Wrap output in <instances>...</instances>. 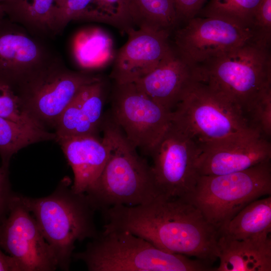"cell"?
<instances>
[{"label": "cell", "instance_id": "cell-24", "mask_svg": "<svg viewBox=\"0 0 271 271\" xmlns=\"http://www.w3.org/2000/svg\"><path fill=\"white\" fill-rule=\"evenodd\" d=\"M55 139V132L30 127L0 116L2 166L9 168L12 156L21 149L33 144Z\"/></svg>", "mask_w": 271, "mask_h": 271}, {"label": "cell", "instance_id": "cell-25", "mask_svg": "<svg viewBox=\"0 0 271 271\" xmlns=\"http://www.w3.org/2000/svg\"><path fill=\"white\" fill-rule=\"evenodd\" d=\"M261 1L210 0L198 15L202 17H219L230 20L253 29L254 15Z\"/></svg>", "mask_w": 271, "mask_h": 271}, {"label": "cell", "instance_id": "cell-29", "mask_svg": "<svg viewBox=\"0 0 271 271\" xmlns=\"http://www.w3.org/2000/svg\"><path fill=\"white\" fill-rule=\"evenodd\" d=\"M246 114L249 115V125L262 136L271 134V87L262 92L250 106Z\"/></svg>", "mask_w": 271, "mask_h": 271}, {"label": "cell", "instance_id": "cell-27", "mask_svg": "<svg viewBox=\"0 0 271 271\" xmlns=\"http://www.w3.org/2000/svg\"><path fill=\"white\" fill-rule=\"evenodd\" d=\"M0 116L30 127L44 129L27 113L15 89L2 81H0Z\"/></svg>", "mask_w": 271, "mask_h": 271}, {"label": "cell", "instance_id": "cell-31", "mask_svg": "<svg viewBox=\"0 0 271 271\" xmlns=\"http://www.w3.org/2000/svg\"><path fill=\"white\" fill-rule=\"evenodd\" d=\"M16 194L11 189L8 168L0 167V223L7 217L12 201Z\"/></svg>", "mask_w": 271, "mask_h": 271}, {"label": "cell", "instance_id": "cell-34", "mask_svg": "<svg viewBox=\"0 0 271 271\" xmlns=\"http://www.w3.org/2000/svg\"><path fill=\"white\" fill-rule=\"evenodd\" d=\"M5 17L4 12L0 6V20Z\"/></svg>", "mask_w": 271, "mask_h": 271}, {"label": "cell", "instance_id": "cell-12", "mask_svg": "<svg viewBox=\"0 0 271 271\" xmlns=\"http://www.w3.org/2000/svg\"><path fill=\"white\" fill-rule=\"evenodd\" d=\"M0 246L23 271H53L56 256L21 195L13 198L7 217L0 223Z\"/></svg>", "mask_w": 271, "mask_h": 271}, {"label": "cell", "instance_id": "cell-9", "mask_svg": "<svg viewBox=\"0 0 271 271\" xmlns=\"http://www.w3.org/2000/svg\"><path fill=\"white\" fill-rule=\"evenodd\" d=\"M110 102L109 112L126 138L150 156L171 124L172 111L151 99L134 83H114Z\"/></svg>", "mask_w": 271, "mask_h": 271}, {"label": "cell", "instance_id": "cell-23", "mask_svg": "<svg viewBox=\"0 0 271 271\" xmlns=\"http://www.w3.org/2000/svg\"><path fill=\"white\" fill-rule=\"evenodd\" d=\"M74 50L79 64L87 69L103 67L113 61L115 56L111 38L100 29L88 30L78 35Z\"/></svg>", "mask_w": 271, "mask_h": 271}, {"label": "cell", "instance_id": "cell-19", "mask_svg": "<svg viewBox=\"0 0 271 271\" xmlns=\"http://www.w3.org/2000/svg\"><path fill=\"white\" fill-rule=\"evenodd\" d=\"M216 271H270L271 243L237 240L220 234Z\"/></svg>", "mask_w": 271, "mask_h": 271}, {"label": "cell", "instance_id": "cell-28", "mask_svg": "<svg viewBox=\"0 0 271 271\" xmlns=\"http://www.w3.org/2000/svg\"><path fill=\"white\" fill-rule=\"evenodd\" d=\"M91 21L105 23L124 32L132 27L127 18L124 0H93Z\"/></svg>", "mask_w": 271, "mask_h": 271}, {"label": "cell", "instance_id": "cell-17", "mask_svg": "<svg viewBox=\"0 0 271 271\" xmlns=\"http://www.w3.org/2000/svg\"><path fill=\"white\" fill-rule=\"evenodd\" d=\"M57 142L71 166L74 181L71 188L78 193H85L95 183L108 159L110 147L98 136L70 137Z\"/></svg>", "mask_w": 271, "mask_h": 271}, {"label": "cell", "instance_id": "cell-7", "mask_svg": "<svg viewBox=\"0 0 271 271\" xmlns=\"http://www.w3.org/2000/svg\"><path fill=\"white\" fill-rule=\"evenodd\" d=\"M270 194L269 161L237 172L199 176L194 192L186 199L221 234L247 205Z\"/></svg>", "mask_w": 271, "mask_h": 271}, {"label": "cell", "instance_id": "cell-35", "mask_svg": "<svg viewBox=\"0 0 271 271\" xmlns=\"http://www.w3.org/2000/svg\"><path fill=\"white\" fill-rule=\"evenodd\" d=\"M4 0H0V3H1L2 2H3Z\"/></svg>", "mask_w": 271, "mask_h": 271}, {"label": "cell", "instance_id": "cell-14", "mask_svg": "<svg viewBox=\"0 0 271 271\" xmlns=\"http://www.w3.org/2000/svg\"><path fill=\"white\" fill-rule=\"evenodd\" d=\"M126 42L115 54L110 78L116 84L134 83L152 72L175 53L170 33L127 29Z\"/></svg>", "mask_w": 271, "mask_h": 271}, {"label": "cell", "instance_id": "cell-22", "mask_svg": "<svg viewBox=\"0 0 271 271\" xmlns=\"http://www.w3.org/2000/svg\"><path fill=\"white\" fill-rule=\"evenodd\" d=\"M124 4L131 27L171 34L179 25L172 0H124Z\"/></svg>", "mask_w": 271, "mask_h": 271}, {"label": "cell", "instance_id": "cell-20", "mask_svg": "<svg viewBox=\"0 0 271 271\" xmlns=\"http://www.w3.org/2000/svg\"><path fill=\"white\" fill-rule=\"evenodd\" d=\"M271 196L255 200L244 207L220 234L237 240L271 243Z\"/></svg>", "mask_w": 271, "mask_h": 271}, {"label": "cell", "instance_id": "cell-21", "mask_svg": "<svg viewBox=\"0 0 271 271\" xmlns=\"http://www.w3.org/2000/svg\"><path fill=\"white\" fill-rule=\"evenodd\" d=\"M55 0H4L0 6L5 16L33 36L54 35Z\"/></svg>", "mask_w": 271, "mask_h": 271}, {"label": "cell", "instance_id": "cell-26", "mask_svg": "<svg viewBox=\"0 0 271 271\" xmlns=\"http://www.w3.org/2000/svg\"><path fill=\"white\" fill-rule=\"evenodd\" d=\"M93 0H55L53 12L54 35L73 20L90 21Z\"/></svg>", "mask_w": 271, "mask_h": 271}, {"label": "cell", "instance_id": "cell-8", "mask_svg": "<svg viewBox=\"0 0 271 271\" xmlns=\"http://www.w3.org/2000/svg\"><path fill=\"white\" fill-rule=\"evenodd\" d=\"M102 78L69 69L58 58L33 75L17 93L29 115L42 128H55L64 109L79 91Z\"/></svg>", "mask_w": 271, "mask_h": 271}, {"label": "cell", "instance_id": "cell-32", "mask_svg": "<svg viewBox=\"0 0 271 271\" xmlns=\"http://www.w3.org/2000/svg\"><path fill=\"white\" fill-rule=\"evenodd\" d=\"M207 0H172L179 22L197 16Z\"/></svg>", "mask_w": 271, "mask_h": 271}, {"label": "cell", "instance_id": "cell-6", "mask_svg": "<svg viewBox=\"0 0 271 271\" xmlns=\"http://www.w3.org/2000/svg\"><path fill=\"white\" fill-rule=\"evenodd\" d=\"M172 123L200 146L255 130L239 108L198 80L191 83L172 111Z\"/></svg>", "mask_w": 271, "mask_h": 271}, {"label": "cell", "instance_id": "cell-11", "mask_svg": "<svg viewBox=\"0 0 271 271\" xmlns=\"http://www.w3.org/2000/svg\"><path fill=\"white\" fill-rule=\"evenodd\" d=\"M200 153L199 145L171 122L150 155L161 194L186 199L194 192L200 176L196 167Z\"/></svg>", "mask_w": 271, "mask_h": 271}, {"label": "cell", "instance_id": "cell-13", "mask_svg": "<svg viewBox=\"0 0 271 271\" xmlns=\"http://www.w3.org/2000/svg\"><path fill=\"white\" fill-rule=\"evenodd\" d=\"M57 58L22 26L0 20V81L20 86Z\"/></svg>", "mask_w": 271, "mask_h": 271}, {"label": "cell", "instance_id": "cell-30", "mask_svg": "<svg viewBox=\"0 0 271 271\" xmlns=\"http://www.w3.org/2000/svg\"><path fill=\"white\" fill-rule=\"evenodd\" d=\"M252 27L257 38L270 46L271 41V0H262L254 15Z\"/></svg>", "mask_w": 271, "mask_h": 271}, {"label": "cell", "instance_id": "cell-15", "mask_svg": "<svg viewBox=\"0 0 271 271\" xmlns=\"http://www.w3.org/2000/svg\"><path fill=\"white\" fill-rule=\"evenodd\" d=\"M199 147L196 167L200 176L237 172L271 158L270 142L256 130Z\"/></svg>", "mask_w": 271, "mask_h": 271}, {"label": "cell", "instance_id": "cell-33", "mask_svg": "<svg viewBox=\"0 0 271 271\" xmlns=\"http://www.w3.org/2000/svg\"><path fill=\"white\" fill-rule=\"evenodd\" d=\"M0 271H23L22 267L16 259L2 251L1 246Z\"/></svg>", "mask_w": 271, "mask_h": 271}, {"label": "cell", "instance_id": "cell-3", "mask_svg": "<svg viewBox=\"0 0 271 271\" xmlns=\"http://www.w3.org/2000/svg\"><path fill=\"white\" fill-rule=\"evenodd\" d=\"M70 183L64 178L46 197L21 195L52 249L58 268L65 270L69 269L75 242L93 238L99 233L94 222L95 210L86 195L74 192Z\"/></svg>", "mask_w": 271, "mask_h": 271}, {"label": "cell", "instance_id": "cell-16", "mask_svg": "<svg viewBox=\"0 0 271 271\" xmlns=\"http://www.w3.org/2000/svg\"><path fill=\"white\" fill-rule=\"evenodd\" d=\"M106 89L102 78L86 85L79 91L57 123L56 141L70 137L98 136L105 114Z\"/></svg>", "mask_w": 271, "mask_h": 271}, {"label": "cell", "instance_id": "cell-5", "mask_svg": "<svg viewBox=\"0 0 271 271\" xmlns=\"http://www.w3.org/2000/svg\"><path fill=\"white\" fill-rule=\"evenodd\" d=\"M193 68L199 81L223 94L245 117L259 95L271 87L270 46L259 41L246 43Z\"/></svg>", "mask_w": 271, "mask_h": 271}, {"label": "cell", "instance_id": "cell-10", "mask_svg": "<svg viewBox=\"0 0 271 271\" xmlns=\"http://www.w3.org/2000/svg\"><path fill=\"white\" fill-rule=\"evenodd\" d=\"M174 31L173 47L192 67L251 41L260 42L252 28L219 17L196 16Z\"/></svg>", "mask_w": 271, "mask_h": 271}, {"label": "cell", "instance_id": "cell-2", "mask_svg": "<svg viewBox=\"0 0 271 271\" xmlns=\"http://www.w3.org/2000/svg\"><path fill=\"white\" fill-rule=\"evenodd\" d=\"M101 131L110 150L100 176L85 193L93 209L103 213L117 205L137 206L161 194L151 166L139 155L109 112L104 114Z\"/></svg>", "mask_w": 271, "mask_h": 271}, {"label": "cell", "instance_id": "cell-1", "mask_svg": "<svg viewBox=\"0 0 271 271\" xmlns=\"http://www.w3.org/2000/svg\"><path fill=\"white\" fill-rule=\"evenodd\" d=\"M102 214L104 230L127 231L163 250L210 264L218 259L220 233L186 198L160 194L145 204L117 205Z\"/></svg>", "mask_w": 271, "mask_h": 271}, {"label": "cell", "instance_id": "cell-18", "mask_svg": "<svg viewBox=\"0 0 271 271\" xmlns=\"http://www.w3.org/2000/svg\"><path fill=\"white\" fill-rule=\"evenodd\" d=\"M195 80L198 79L193 68L175 51L165 62L134 83L151 99L172 111Z\"/></svg>", "mask_w": 271, "mask_h": 271}, {"label": "cell", "instance_id": "cell-4", "mask_svg": "<svg viewBox=\"0 0 271 271\" xmlns=\"http://www.w3.org/2000/svg\"><path fill=\"white\" fill-rule=\"evenodd\" d=\"M73 257L90 271H206L211 265L163 250L127 231L104 230Z\"/></svg>", "mask_w": 271, "mask_h": 271}]
</instances>
